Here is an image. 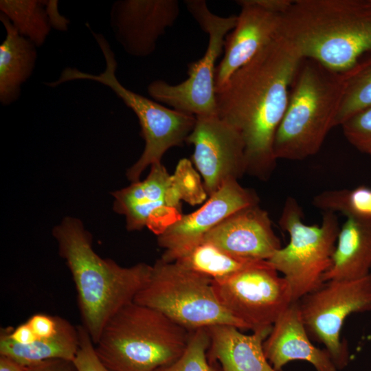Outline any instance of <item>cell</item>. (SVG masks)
<instances>
[{
  "label": "cell",
  "instance_id": "1",
  "mask_svg": "<svg viewBox=\"0 0 371 371\" xmlns=\"http://www.w3.org/2000/svg\"><path fill=\"white\" fill-rule=\"evenodd\" d=\"M302 60L279 35L216 89L217 115L240 134L246 173L260 180L276 168L274 139Z\"/></svg>",
  "mask_w": 371,
  "mask_h": 371
},
{
  "label": "cell",
  "instance_id": "2",
  "mask_svg": "<svg viewBox=\"0 0 371 371\" xmlns=\"http://www.w3.org/2000/svg\"><path fill=\"white\" fill-rule=\"evenodd\" d=\"M279 35L303 59L348 70L371 52V0L293 1Z\"/></svg>",
  "mask_w": 371,
  "mask_h": 371
},
{
  "label": "cell",
  "instance_id": "3",
  "mask_svg": "<svg viewBox=\"0 0 371 371\" xmlns=\"http://www.w3.org/2000/svg\"><path fill=\"white\" fill-rule=\"evenodd\" d=\"M52 234L75 284L82 326L95 344L107 321L133 302L146 284L152 266L140 262L124 267L101 258L93 249L91 234L76 218H63Z\"/></svg>",
  "mask_w": 371,
  "mask_h": 371
},
{
  "label": "cell",
  "instance_id": "4",
  "mask_svg": "<svg viewBox=\"0 0 371 371\" xmlns=\"http://www.w3.org/2000/svg\"><path fill=\"white\" fill-rule=\"evenodd\" d=\"M351 68L337 71L315 60L303 59L275 136L276 159L302 160L319 150L334 127Z\"/></svg>",
  "mask_w": 371,
  "mask_h": 371
},
{
  "label": "cell",
  "instance_id": "5",
  "mask_svg": "<svg viewBox=\"0 0 371 371\" xmlns=\"http://www.w3.org/2000/svg\"><path fill=\"white\" fill-rule=\"evenodd\" d=\"M191 333L159 311L133 302L107 321L94 345L111 371H155L181 357Z\"/></svg>",
  "mask_w": 371,
  "mask_h": 371
},
{
  "label": "cell",
  "instance_id": "6",
  "mask_svg": "<svg viewBox=\"0 0 371 371\" xmlns=\"http://www.w3.org/2000/svg\"><path fill=\"white\" fill-rule=\"evenodd\" d=\"M133 302L159 311L190 331L218 324L247 330L220 302L211 278L177 262L157 260Z\"/></svg>",
  "mask_w": 371,
  "mask_h": 371
},
{
  "label": "cell",
  "instance_id": "7",
  "mask_svg": "<svg viewBox=\"0 0 371 371\" xmlns=\"http://www.w3.org/2000/svg\"><path fill=\"white\" fill-rule=\"evenodd\" d=\"M104 57V71L95 75L67 67L60 75L63 84L76 80H93L110 88L136 115L141 127L145 146L139 159L127 170L126 177L132 183L139 181L148 166L161 163L165 153L172 147L181 146L192 132L196 116L164 106L143 95L128 89L117 80L115 71L117 63L110 45L100 34L95 36Z\"/></svg>",
  "mask_w": 371,
  "mask_h": 371
},
{
  "label": "cell",
  "instance_id": "8",
  "mask_svg": "<svg viewBox=\"0 0 371 371\" xmlns=\"http://www.w3.org/2000/svg\"><path fill=\"white\" fill-rule=\"evenodd\" d=\"M302 218L298 202L287 197L278 224L289 234V243L268 260L288 282L293 302L324 283L323 278L332 266L340 230L338 218L332 212H324L320 225H306Z\"/></svg>",
  "mask_w": 371,
  "mask_h": 371
},
{
  "label": "cell",
  "instance_id": "9",
  "mask_svg": "<svg viewBox=\"0 0 371 371\" xmlns=\"http://www.w3.org/2000/svg\"><path fill=\"white\" fill-rule=\"evenodd\" d=\"M184 3L202 30L208 34L206 51L201 58L188 64L186 80L177 85L154 80L148 86V93L156 101L196 117L217 115L215 64L223 50L226 36L236 26L237 16H218L210 10L204 0Z\"/></svg>",
  "mask_w": 371,
  "mask_h": 371
},
{
  "label": "cell",
  "instance_id": "10",
  "mask_svg": "<svg viewBox=\"0 0 371 371\" xmlns=\"http://www.w3.org/2000/svg\"><path fill=\"white\" fill-rule=\"evenodd\" d=\"M298 302L309 337L324 345L337 370L348 363L347 341L341 338L345 319L371 311V272L355 280H330Z\"/></svg>",
  "mask_w": 371,
  "mask_h": 371
},
{
  "label": "cell",
  "instance_id": "11",
  "mask_svg": "<svg viewBox=\"0 0 371 371\" xmlns=\"http://www.w3.org/2000/svg\"><path fill=\"white\" fill-rule=\"evenodd\" d=\"M222 305L247 330L271 328L293 302L290 286L268 260L213 281Z\"/></svg>",
  "mask_w": 371,
  "mask_h": 371
},
{
  "label": "cell",
  "instance_id": "12",
  "mask_svg": "<svg viewBox=\"0 0 371 371\" xmlns=\"http://www.w3.org/2000/svg\"><path fill=\"white\" fill-rule=\"evenodd\" d=\"M196 119L186 142L194 146L192 163L210 196L227 181L246 174L245 144L239 132L218 115Z\"/></svg>",
  "mask_w": 371,
  "mask_h": 371
},
{
  "label": "cell",
  "instance_id": "13",
  "mask_svg": "<svg viewBox=\"0 0 371 371\" xmlns=\"http://www.w3.org/2000/svg\"><path fill=\"white\" fill-rule=\"evenodd\" d=\"M259 203L256 192L236 179L227 181L196 211L183 214L157 236L161 258L175 262L202 243L205 234L236 211Z\"/></svg>",
  "mask_w": 371,
  "mask_h": 371
},
{
  "label": "cell",
  "instance_id": "14",
  "mask_svg": "<svg viewBox=\"0 0 371 371\" xmlns=\"http://www.w3.org/2000/svg\"><path fill=\"white\" fill-rule=\"evenodd\" d=\"M113 210L126 218L128 231L147 227L157 236L183 215L181 201L172 186L165 166H150L147 177L113 192Z\"/></svg>",
  "mask_w": 371,
  "mask_h": 371
},
{
  "label": "cell",
  "instance_id": "15",
  "mask_svg": "<svg viewBox=\"0 0 371 371\" xmlns=\"http://www.w3.org/2000/svg\"><path fill=\"white\" fill-rule=\"evenodd\" d=\"M177 0H122L111 10V26L126 52L146 57L156 49L157 42L179 16Z\"/></svg>",
  "mask_w": 371,
  "mask_h": 371
},
{
  "label": "cell",
  "instance_id": "16",
  "mask_svg": "<svg viewBox=\"0 0 371 371\" xmlns=\"http://www.w3.org/2000/svg\"><path fill=\"white\" fill-rule=\"evenodd\" d=\"M236 2L241 10L236 26L225 38L224 56L216 67V89L279 36L282 14L265 9L253 0Z\"/></svg>",
  "mask_w": 371,
  "mask_h": 371
},
{
  "label": "cell",
  "instance_id": "17",
  "mask_svg": "<svg viewBox=\"0 0 371 371\" xmlns=\"http://www.w3.org/2000/svg\"><path fill=\"white\" fill-rule=\"evenodd\" d=\"M202 242L241 258L268 260L282 247L268 212L258 204L242 208L208 232Z\"/></svg>",
  "mask_w": 371,
  "mask_h": 371
},
{
  "label": "cell",
  "instance_id": "18",
  "mask_svg": "<svg viewBox=\"0 0 371 371\" xmlns=\"http://www.w3.org/2000/svg\"><path fill=\"white\" fill-rule=\"evenodd\" d=\"M263 350L276 371H281L285 365L295 360L310 363L316 371H337L327 350L311 341L297 301L292 302L273 325L263 343Z\"/></svg>",
  "mask_w": 371,
  "mask_h": 371
},
{
  "label": "cell",
  "instance_id": "19",
  "mask_svg": "<svg viewBox=\"0 0 371 371\" xmlns=\"http://www.w3.org/2000/svg\"><path fill=\"white\" fill-rule=\"evenodd\" d=\"M272 327L256 330L251 335L227 324L206 328L210 336V361L218 363L222 371H276L263 350V343Z\"/></svg>",
  "mask_w": 371,
  "mask_h": 371
},
{
  "label": "cell",
  "instance_id": "20",
  "mask_svg": "<svg viewBox=\"0 0 371 371\" xmlns=\"http://www.w3.org/2000/svg\"><path fill=\"white\" fill-rule=\"evenodd\" d=\"M0 21L6 36L0 45V102L8 105L21 93V85L32 75L36 65V45L22 36L3 13Z\"/></svg>",
  "mask_w": 371,
  "mask_h": 371
},
{
  "label": "cell",
  "instance_id": "21",
  "mask_svg": "<svg viewBox=\"0 0 371 371\" xmlns=\"http://www.w3.org/2000/svg\"><path fill=\"white\" fill-rule=\"evenodd\" d=\"M371 272V222L347 218L341 227L330 269L324 282L355 280Z\"/></svg>",
  "mask_w": 371,
  "mask_h": 371
},
{
  "label": "cell",
  "instance_id": "22",
  "mask_svg": "<svg viewBox=\"0 0 371 371\" xmlns=\"http://www.w3.org/2000/svg\"><path fill=\"white\" fill-rule=\"evenodd\" d=\"M10 327L0 331V355L28 367L50 359L73 361L79 348L78 326L58 316V328L51 337L36 338L30 344H19L9 335Z\"/></svg>",
  "mask_w": 371,
  "mask_h": 371
},
{
  "label": "cell",
  "instance_id": "23",
  "mask_svg": "<svg viewBox=\"0 0 371 371\" xmlns=\"http://www.w3.org/2000/svg\"><path fill=\"white\" fill-rule=\"evenodd\" d=\"M260 261L234 256L212 243L202 242L175 262L214 282H221Z\"/></svg>",
  "mask_w": 371,
  "mask_h": 371
},
{
  "label": "cell",
  "instance_id": "24",
  "mask_svg": "<svg viewBox=\"0 0 371 371\" xmlns=\"http://www.w3.org/2000/svg\"><path fill=\"white\" fill-rule=\"evenodd\" d=\"M0 10L36 47L45 43L53 27L48 1L1 0Z\"/></svg>",
  "mask_w": 371,
  "mask_h": 371
},
{
  "label": "cell",
  "instance_id": "25",
  "mask_svg": "<svg viewBox=\"0 0 371 371\" xmlns=\"http://www.w3.org/2000/svg\"><path fill=\"white\" fill-rule=\"evenodd\" d=\"M371 107V52L351 68V75L334 120V127L342 125Z\"/></svg>",
  "mask_w": 371,
  "mask_h": 371
},
{
  "label": "cell",
  "instance_id": "26",
  "mask_svg": "<svg viewBox=\"0 0 371 371\" xmlns=\"http://www.w3.org/2000/svg\"><path fill=\"white\" fill-rule=\"evenodd\" d=\"M312 203L325 212H339L347 218L371 222V188L365 186L324 191Z\"/></svg>",
  "mask_w": 371,
  "mask_h": 371
},
{
  "label": "cell",
  "instance_id": "27",
  "mask_svg": "<svg viewBox=\"0 0 371 371\" xmlns=\"http://www.w3.org/2000/svg\"><path fill=\"white\" fill-rule=\"evenodd\" d=\"M209 346L210 336L206 328L193 330L181 357L155 371H222L216 363L210 361L207 357Z\"/></svg>",
  "mask_w": 371,
  "mask_h": 371
},
{
  "label": "cell",
  "instance_id": "28",
  "mask_svg": "<svg viewBox=\"0 0 371 371\" xmlns=\"http://www.w3.org/2000/svg\"><path fill=\"white\" fill-rule=\"evenodd\" d=\"M172 186L181 201L194 205L203 202L207 194L201 181V175L188 159H181L171 175Z\"/></svg>",
  "mask_w": 371,
  "mask_h": 371
},
{
  "label": "cell",
  "instance_id": "29",
  "mask_svg": "<svg viewBox=\"0 0 371 371\" xmlns=\"http://www.w3.org/2000/svg\"><path fill=\"white\" fill-rule=\"evenodd\" d=\"M348 141L362 153H371V107L355 115L342 125Z\"/></svg>",
  "mask_w": 371,
  "mask_h": 371
},
{
  "label": "cell",
  "instance_id": "30",
  "mask_svg": "<svg viewBox=\"0 0 371 371\" xmlns=\"http://www.w3.org/2000/svg\"><path fill=\"white\" fill-rule=\"evenodd\" d=\"M79 348L73 360L78 371H111L98 357L95 345L87 330L81 325L78 326Z\"/></svg>",
  "mask_w": 371,
  "mask_h": 371
},
{
  "label": "cell",
  "instance_id": "31",
  "mask_svg": "<svg viewBox=\"0 0 371 371\" xmlns=\"http://www.w3.org/2000/svg\"><path fill=\"white\" fill-rule=\"evenodd\" d=\"M27 322L31 326L37 338L51 337L58 328V316L36 313L30 317Z\"/></svg>",
  "mask_w": 371,
  "mask_h": 371
},
{
  "label": "cell",
  "instance_id": "32",
  "mask_svg": "<svg viewBox=\"0 0 371 371\" xmlns=\"http://www.w3.org/2000/svg\"><path fill=\"white\" fill-rule=\"evenodd\" d=\"M25 371H78L73 361L50 359L26 367Z\"/></svg>",
  "mask_w": 371,
  "mask_h": 371
},
{
  "label": "cell",
  "instance_id": "33",
  "mask_svg": "<svg viewBox=\"0 0 371 371\" xmlns=\"http://www.w3.org/2000/svg\"><path fill=\"white\" fill-rule=\"evenodd\" d=\"M10 337L19 344H30L37 338L30 324L26 322L15 328L10 327Z\"/></svg>",
  "mask_w": 371,
  "mask_h": 371
},
{
  "label": "cell",
  "instance_id": "34",
  "mask_svg": "<svg viewBox=\"0 0 371 371\" xmlns=\"http://www.w3.org/2000/svg\"><path fill=\"white\" fill-rule=\"evenodd\" d=\"M257 5L278 14H283L291 5V0H253Z\"/></svg>",
  "mask_w": 371,
  "mask_h": 371
},
{
  "label": "cell",
  "instance_id": "35",
  "mask_svg": "<svg viewBox=\"0 0 371 371\" xmlns=\"http://www.w3.org/2000/svg\"><path fill=\"white\" fill-rule=\"evenodd\" d=\"M26 367L12 359L0 355V371H25Z\"/></svg>",
  "mask_w": 371,
  "mask_h": 371
},
{
  "label": "cell",
  "instance_id": "36",
  "mask_svg": "<svg viewBox=\"0 0 371 371\" xmlns=\"http://www.w3.org/2000/svg\"><path fill=\"white\" fill-rule=\"evenodd\" d=\"M369 155H370V157H371V153H370Z\"/></svg>",
  "mask_w": 371,
  "mask_h": 371
}]
</instances>
